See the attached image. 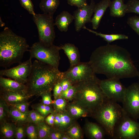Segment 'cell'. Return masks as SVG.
<instances>
[{
	"instance_id": "obj_22",
	"label": "cell",
	"mask_w": 139,
	"mask_h": 139,
	"mask_svg": "<svg viewBox=\"0 0 139 139\" xmlns=\"http://www.w3.org/2000/svg\"><path fill=\"white\" fill-rule=\"evenodd\" d=\"M0 133L1 137L4 139H13L15 137L16 126L13 123L6 121L1 123Z\"/></svg>"
},
{
	"instance_id": "obj_35",
	"label": "cell",
	"mask_w": 139,
	"mask_h": 139,
	"mask_svg": "<svg viewBox=\"0 0 139 139\" xmlns=\"http://www.w3.org/2000/svg\"><path fill=\"white\" fill-rule=\"evenodd\" d=\"M76 92V87L73 85L66 90L63 91L59 98H64L66 100L72 101L75 96Z\"/></svg>"
},
{
	"instance_id": "obj_36",
	"label": "cell",
	"mask_w": 139,
	"mask_h": 139,
	"mask_svg": "<svg viewBox=\"0 0 139 139\" xmlns=\"http://www.w3.org/2000/svg\"><path fill=\"white\" fill-rule=\"evenodd\" d=\"M127 23L139 35V17L135 16L129 18Z\"/></svg>"
},
{
	"instance_id": "obj_17",
	"label": "cell",
	"mask_w": 139,
	"mask_h": 139,
	"mask_svg": "<svg viewBox=\"0 0 139 139\" xmlns=\"http://www.w3.org/2000/svg\"><path fill=\"white\" fill-rule=\"evenodd\" d=\"M60 47L68 58L70 64V67L75 65L80 62L78 49L74 44L67 43Z\"/></svg>"
},
{
	"instance_id": "obj_27",
	"label": "cell",
	"mask_w": 139,
	"mask_h": 139,
	"mask_svg": "<svg viewBox=\"0 0 139 139\" xmlns=\"http://www.w3.org/2000/svg\"><path fill=\"white\" fill-rule=\"evenodd\" d=\"M38 139H47L52 127L45 120L36 124Z\"/></svg>"
},
{
	"instance_id": "obj_37",
	"label": "cell",
	"mask_w": 139,
	"mask_h": 139,
	"mask_svg": "<svg viewBox=\"0 0 139 139\" xmlns=\"http://www.w3.org/2000/svg\"><path fill=\"white\" fill-rule=\"evenodd\" d=\"M21 6L24 8L30 14L35 15L34 6L31 0H19Z\"/></svg>"
},
{
	"instance_id": "obj_39",
	"label": "cell",
	"mask_w": 139,
	"mask_h": 139,
	"mask_svg": "<svg viewBox=\"0 0 139 139\" xmlns=\"http://www.w3.org/2000/svg\"><path fill=\"white\" fill-rule=\"evenodd\" d=\"M25 124H18L16 128L15 137L16 139H23L25 138L26 135L25 130Z\"/></svg>"
},
{
	"instance_id": "obj_24",
	"label": "cell",
	"mask_w": 139,
	"mask_h": 139,
	"mask_svg": "<svg viewBox=\"0 0 139 139\" xmlns=\"http://www.w3.org/2000/svg\"><path fill=\"white\" fill-rule=\"evenodd\" d=\"M9 117L14 122L17 124H25L28 122L29 111L25 112H22L13 106L9 105Z\"/></svg>"
},
{
	"instance_id": "obj_11",
	"label": "cell",
	"mask_w": 139,
	"mask_h": 139,
	"mask_svg": "<svg viewBox=\"0 0 139 139\" xmlns=\"http://www.w3.org/2000/svg\"><path fill=\"white\" fill-rule=\"evenodd\" d=\"M99 84L106 98L116 102H122L126 88L120 82L119 79L107 78L100 80Z\"/></svg>"
},
{
	"instance_id": "obj_44",
	"label": "cell",
	"mask_w": 139,
	"mask_h": 139,
	"mask_svg": "<svg viewBox=\"0 0 139 139\" xmlns=\"http://www.w3.org/2000/svg\"><path fill=\"white\" fill-rule=\"evenodd\" d=\"M60 83L62 87L63 91L66 90L73 85L68 79L64 77L61 80Z\"/></svg>"
},
{
	"instance_id": "obj_28",
	"label": "cell",
	"mask_w": 139,
	"mask_h": 139,
	"mask_svg": "<svg viewBox=\"0 0 139 139\" xmlns=\"http://www.w3.org/2000/svg\"><path fill=\"white\" fill-rule=\"evenodd\" d=\"M65 133L71 139H81L83 138L81 128L75 122L66 131Z\"/></svg>"
},
{
	"instance_id": "obj_46",
	"label": "cell",
	"mask_w": 139,
	"mask_h": 139,
	"mask_svg": "<svg viewBox=\"0 0 139 139\" xmlns=\"http://www.w3.org/2000/svg\"><path fill=\"white\" fill-rule=\"evenodd\" d=\"M55 118L53 127L58 129L61 123V119L59 113L55 111Z\"/></svg>"
},
{
	"instance_id": "obj_12",
	"label": "cell",
	"mask_w": 139,
	"mask_h": 139,
	"mask_svg": "<svg viewBox=\"0 0 139 139\" xmlns=\"http://www.w3.org/2000/svg\"><path fill=\"white\" fill-rule=\"evenodd\" d=\"M31 59L23 62L13 68L0 71V76H5L18 82L25 84L30 73L32 63Z\"/></svg>"
},
{
	"instance_id": "obj_1",
	"label": "cell",
	"mask_w": 139,
	"mask_h": 139,
	"mask_svg": "<svg viewBox=\"0 0 139 139\" xmlns=\"http://www.w3.org/2000/svg\"><path fill=\"white\" fill-rule=\"evenodd\" d=\"M95 74H103L107 78L118 79L137 76L139 72L129 52L115 44H107L96 48L88 62Z\"/></svg>"
},
{
	"instance_id": "obj_13",
	"label": "cell",
	"mask_w": 139,
	"mask_h": 139,
	"mask_svg": "<svg viewBox=\"0 0 139 139\" xmlns=\"http://www.w3.org/2000/svg\"><path fill=\"white\" fill-rule=\"evenodd\" d=\"M95 4L93 0H91L90 4L78 8L73 14L75 31L78 32L87 23L91 22V17L94 13Z\"/></svg>"
},
{
	"instance_id": "obj_42",
	"label": "cell",
	"mask_w": 139,
	"mask_h": 139,
	"mask_svg": "<svg viewBox=\"0 0 139 139\" xmlns=\"http://www.w3.org/2000/svg\"><path fill=\"white\" fill-rule=\"evenodd\" d=\"M53 90V95L54 99L59 98L63 91L62 88L60 84V82L55 84Z\"/></svg>"
},
{
	"instance_id": "obj_43",
	"label": "cell",
	"mask_w": 139,
	"mask_h": 139,
	"mask_svg": "<svg viewBox=\"0 0 139 139\" xmlns=\"http://www.w3.org/2000/svg\"><path fill=\"white\" fill-rule=\"evenodd\" d=\"M29 105L28 102H26L11 106H13L20 111L24 113L29 111Z\"/></svg>"
},
{
	"instance_id": "obj_9",
	"label": "cell",
	"mask_w": 139,
	"mask_h": 139,
	"mask_svg": "<svg viewBox=\"0 0 139 139\" xmlns=\"http://www.w3.org/2000/svg\"><path fill=\"white\" fill-rule=\"evenodd\" d=\"M124 111L131 117L136 120L139 118V84L135 83L126 88L122 102Z\"/></svg>"
},
{
	"instance_id": "obj_34",
	"label": "cell",
	"mask_w": 139,
	"mask_h": 139,
	"mask_svg": "<svg viewBox=\"0 0 139 139\" xmlns=\"http://www.w3.org/2000/svg\"><path fill=\"white\" fill-rule=\"evenodd\" d=\"M126 4V13H134L139 15V1L129 0Z\"/></svg>"
},
{
	"instance_id": "obj_3",
	"label": "cell",
	"mask_w": 139,
	"mask_h": 139,
	"mask_svg": "<svg viewBox=\"0 0 139 139\" xmlns=\"http://www.w3.org/2000/svg\"><path fill=\"white\" fill-rule=\"evenodd\" d=\"M29 47L25 38L5 27L0 33V66L7 68L20 63Z\"/></svg>"
},
{
	"instance_id": "obj_7",
	"label": "cell",
	"mask_w": 139,
	"mask_h": 139,
	"mask_svg": "<svg viewBox=\"0 0 139 139\" xmlns=\"http://www.w3.org/2000/svg\"><path fill=\"white\" fill-rule=\"evenodd\" d=\"M53 15L35 14L33 20L38 29L39 41L47 46L53 44L55 38Z\"/></svg>"
},
{
	"instance_id": "obj_21",
	"label": "cell",
	"mask_w": 139,
	"mask_h": 139,
	"mask_svg": "<svg viewBox=\"0 0 139 139\" xmlns=\"http://www.w3.org/2000/svg\"><path fill=\"white\" fill-rule=\"evenodd\" d=\"M66 110L71 117L75 120L81 117L91 116L88 112L72 102L68 103Z\"/></svg>"
},
{
	"instance_id": "obj_38",
	"label": "cell",
	"mask_w": 139,
	"mask_h": 139,
	"mask_svg": "<svg viewBox=\"0 0 139 139\" xmlns=\"http://www.w3.org/2000/svg\"><path fill=\"white\" fill-rule=\"evenodd\" d=\"M65 134V132L52 127L47 139H61Z\"/></svg>"
},
{
	"instance_id": "obj_4",
	"label": "cell",
	"mask_w": 139,
	"mask_h": 139,
	"mask_svg": "<svg viewBox=\"0 0 139 139\" xmlns=\"http://www.w3.org/2000/svg\"><path fill=\"white\" fill-rule=\"evenodd\" d=\"M100 80L98 79L73 84L76 92L72 102L88 112L91 117L106 98L100 86Z\"/></svg>"
},
{
	"instance_id": "obj_30",
	"label": "cell",
	"mask_w": 139,
	"mask_h": 139,
	"mask_svg": "<svg viewBox=\"0 0 139 139\" xmlns=\"http://www.w3.org/2000/svg\"><path fill=\"white\" fill-rule=\"evenodd\" d=\"M26 135L29 139H38L36 124L27 122L25 124Z\"/></svg>"
},
{
	"instance_id": "obj_25",
	"label": "cell",
	"mask_w": 139,
	"mask_h": 139,
	"mask_svg": "<svg viewBox=\"0 0 139 139\" xmlns=\"http://www.w3.org/2000/svg\"><path fill=\"white\" fill-rule=\"evenodd\" d=\"M82 28L86 29L89 32L93 33L97 36H99L103 38L104 40L108 43L114 41L118 40L127 39L128 38V36L121 34H107L98 32L96 31L88 28L85 26Z\"/></svg>"
},
{
	"instance_id": "obj_18",
	"label": "cell",
	"mask_w": 139,
	"mask_h": 139,
	"mask_svg": "<svg viewBox=\"0 0 139 139\" xmlns=\"http://www.w3.org/2000/svg\"><path fill=\"white\" fill-rule=\"evenodd\" d=\"M74 20L73 15L68 11H63L56 17L54 23L59 30L61 32H67L69 25Z\"/></svg>"
},
{
	"instance_id": "obj_6",
	"label": "cell",
	"mask_w": 139,
	"mask_h": 139,
	"mask_svg": "<svg viewBox=\"0 0 139 139\" xmlns=\"http://www.w3.org/2000/svg\"><path fill=\"white\" fill-rule=\"evenodd\" d=\"M60 46L53 44L47 46L39 41L34 43L29 50L30 58H36L43 63L58 68L60 57L59 51Z\"/></svg>"
},
{
	"instance_id": "obj_16",
	"label": "cell",
	"mask_w": 139,
	"mask_h": 139,
	"mask_svg": "<svg viewBox=\"0 0 139 139\" xmlns=\"http://www.w3.org/2000/svg\"><path fill=\"white\" fill-rule=\"evenodd\" d=\"M111 2L110 0H102L95 5L94 15L91 21L93 29L96 30L98 27L101 19Z\"/></svg>"
},
{
	"instance_id": "obj_20",
	"label": "cell",
	"mask_w": 139,
	"mask_h": 139,
	"mask_svg": "<svg viewBox=\"0 0 139 139\" xmlns=\"http://www.w3.org/2000/svg\"><path fill=\"white\" fill-rule=\"evenodd\" d=\"M109 7L111 16L122 17L126 13V5L124 0H113L111 2Z\"/></svg>"
},
{
	"instance_id": "obj_49",
	"label": "cell",
	"mask_w": 139,
	"mask_h": 139,
	"mask_svg": "<svg viewBox=\"0 0 139 139\" xmlns=\"http://www.w3.org/2000/svg\"><path fill=\"white\" fill-rule=\"evenodd\" d=\"M138 80H139V82H138V84H139V72H138Z\"/></svg>"
},
{
	"instance_id": "obj_23",
	"label": "cell",
	"mask_w": 139,
	"mask_h": 139,
	"mask_svg": "<svg viewBox=\"0 0 139 139\" xmlns=\"http://www.w3.org/2000/svg\"><path fill=\"white\" fill-rule=\"evenodd\" d=\"M60 4L59 0H41L39 6L44 13L53 15Z\"/></svg>"
},
{
	"instance_id": "obj_40",
	"label": "cell",
	"mask_w": 139,
	"mask_h": 139,
	"mask_svg": "<svg viewBox=\"0 0 139 139\" xmlns=\"http://www.w3.org/2000/svg\"><path fill=\"white\" fill-rule=\"evenodd\" d=\"M51 91L44 92L41 94L40 96L42 98L41 103L46 105H52L53 101L51 99Z\"/></svg>"
},
{
	"instance_id": "obj_29",
	"label": "cell",
	"mask_w": 139,
	"mask_h": 139,
	"mask_svg": "<svg viewBox=\"0 0 139 139\" xmlns=\"http://www.w3.org/2000/svg\"><path fill=\"white\" fill-rule=\"evenodd\" d=\"M31 107L34 110L45 117L55 112L52 105H47L41 103L32 105Z\"/></svg>"
},
{
	"instance_id": "obj_19",
	"label": "cell",
	"mask_w": 139,
	"mask_h": 139,
	"mask_svg": "<svg viewBox=\"0 0 139 139\" xmlns=\"http://www.w3.org/2000/svg\"><path fill=\"white\" fill-rule=\"evenodd\" d=\"M1 89L9 91L25 90V85L10 78H6L0 76Z\"/></svg>"
},
{
	"instance_id": "obj_50",
	"label": "cell",
	"mask_w": 139,
	"mask_h": 139,
	"mask_svg": "<svg viewBox=\"0 0 139 139\" xmlns=\"http://www.w3.org/2000/svg\"><path fill=\"white\" fill-rule=\"evenodd\" d=\"M136 139H139V136L137 137Z\"/></svg>"
},
{
	"instance_id": "obj_41",
	"label": "cell",
	"mask_w": 139,
	"mask_h": 139,
	"mask_svg": "<svg viewBox=\"0 0 139 139\" xmlns=\"http://www.w3.org/2000/svg\"><path fill=\"white\" fill-rule=\"evenodd\" d=\"M68 3L71 6H75L78 8L81 7L88 4L86 0H67Z\"/></svg>"
},
{
	"instance_id": "obj_26",
	"label": "cell",
	"mask_w": 139,
	"mask_h": 139,
	"mask_svg": "<svg viewBox=\"0 0 139 139\" xmlns=\"http://www.w3.org/2000/svg\"><path fill=\"white\" fill-rule=\"evenodd\" d=\"M59 114L61 122L58 129L65 132L75 122V120L71 117L66 110Z\"/></svg>"
},
{
	"instance_id": "obj_8",
	"label": "cell",
	"mask_w": 139,
	"mask_h": 139,
	"mask_svg": "<svg viewBox=\"0 0 139 139\" xmlns=\"http://www.w3.org/2000/svg\"><path fill=\"white\" fill-rule=\"evenodd\" d=\"M139 136V123L129 116L124 111L123 114L116 125L113 138L137 139Z\"/></svg>"
},
{
	"instance_id": "obj_45",
	"label": "cell",
	"mask_w": 139,
	"mask_h": 139,
	"mask_svg": "<svg viewBox=\"0 0 139 139\" xmlns=\"http://www.w3.org/2000/svg\"><path fill=\"white\" fill-rule=\"evenodd\" d=\"M54 112L51 113L49 115L46 117L45 120L46 123L52 127H53L54 125L55 118Z\"/></svg>"
},
{
	"instance_id": "obj_14",
	"label": "cell",
	"mask_w": 139,
	"mask_h": 139,
	"mask_svg": "<svg viewBox=\"0 0 139 139\" xmlns=\"http://www.w3.org/2000/svg\"><path fill=\"white\" fill-rule=\"evenodd\" d=\"M1 96L9 105L28 102L30 97L25 90L9 91L1 89Z\"/></svg>"
},
{
	"instance_id": "obj_31",
	"label": "cell",
	"mask_w": 139,
	"mask_h": 139,
	"mask_svg": "<svg viewBox=\"0 0 139 139\" xmlns=\"http://www.w3.org/2000/svg\"><path fill=\"white\" fill-rule=\"evenodd\" d=\"M67 103L66 99L59 98L53 100L52 105L55 111L60 113L66 111Z\"/></svg>"
},
{
	"instance_id": "obj_47",
	"label": "cell",
	"mask_w": 139,
	"mask_h": 139,
	"mask_svg": "<svg viewBox=\"0 0 139 139\" xmlns=\"http://www.w3.org/2000/svg\"><path fill=\"white\" fill-rule=\"evenodd\" d=\"M61 139H71V138L65 133L62 137Z\"/></svg>"
},
{
	"instance_id": "obj_15",
	"label": "cell",
	"mask_w": 139,
	"mask_h": 139,
	"mask_svg": "<svg viewBox=\"0 0 139 139\" xmlns=\"http://www.w3.org/2000/svg\"><path fill=\"white\" fill-rule=\"evenodd\" d=\"M84 131L87 137L91 139H103L107 135L105 130L102 126L92 122L88 121L86 123Z\"/></svg>"
},
{
	"instance_id": "obj_10",
	"label": "cell",
	"mask_w": 139,
	"mask_h": 139,
	"mask_svg": "<svg viewBox=\"0 0 139 139\" xmlns=\"http://www.w3.org/2000/svg\"><path fill=\"white\" fill-rule=\"evenodd\" d=\"M95 74L89 62H80L64 72V77L73 85L81 81L97 79Z\"/></svg>"
},
{
	"instance_id": "obj_2",
	"label": "cell",
	"mask_w": 139,
	"mask_h": 139,
	"mask_svg": "<svg viewBox=\"0 0 139 139\" xmlns=\"http://www.w3.org/2000/svg\"><path fill=\"white\" fill-rule=\"evenodd\" d=\"M64 77V72L58 68L36 60L32 63L25 90L30 97L39 96L44 92L51 91Z\"/></svg>"
},
{
	"instance_id": "obj_48",
	"label": "cell",
	"mask_w": 139,
	"mask_h": 139,
	"mask_svg": "<svg viewBox=\"0 0 139 139\" xmlns=\"http://www.w3.org/2000/svg\"><path fill=\"white\" fill-rule=\"evenodd\" d=\"M5 25V24L2 21L1 17L0 18V27H2Z\"/></svg>"
},
{
	"instance_id": "obj_33",
	"label": "cell",
	"mask_w": 139,
	"mask_h": 139,
	"mask_svg": "<svg viewBox=\"0 0 139 139\" xmlns=\"http://www.w3.org/2000/svg\"><path fill=\"white\" fill-rule=\"evenodd\" d=\"M45 118L33 109L29 111L28 122L37 124L45 120Z\"/></svg>"
},
{
	"instance_id": "obj_32",
	"label": "cell",
	"mask_w": 139,
	"mask_h": 139,
	"mask_svg": "<svg viewBox=\"0 0 139 139\" xmlns=\"http://www.w3.org/2000/svg\"><path fill=\"white\" fill-rule=\"evenodd\" d=\"M9 105L3 98L0 99V121L1 123L6 121L9 117Z\"/></svg>"
},
{
	"instance_id": "obj_5",
	"label": "cell",
	"mask_w": 139,
	"mask_h": 139,
	"mask_svg": "<svg viewBox=\"0 0 139 139\" xmlns=\"http://www.w3.org/2000/svg\"><path fill=\"white\" fill-rule=\"evenodd\" d=\"M124 112L122 107L117 102L106 98L91 117L104 128L107 135L113 138L115 127Z\"/></svg>"
}]
</instances>
